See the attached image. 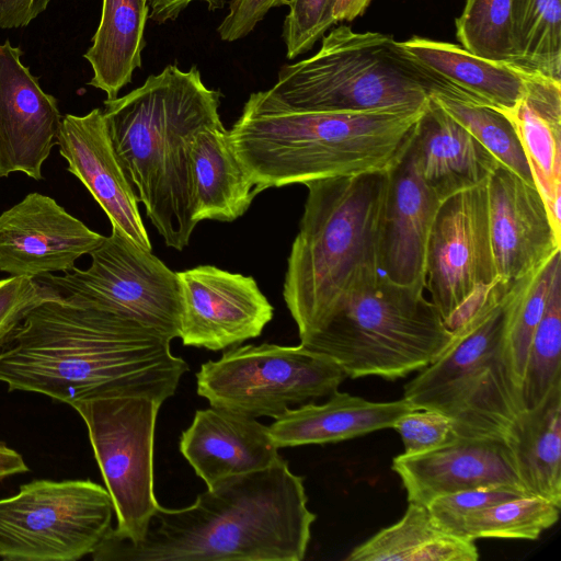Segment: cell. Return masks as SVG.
Segmentation results:
<instances>
[{"label": "cell", "mask_w": 561, "mask_h": 561, "mask_svg": "<svg viewBox=\"0 0 561 561\" xmlns=\"http://www.w3.org/2000/svg\"><path fill=\"white\" fill-rule=\"evenodd\" d=\"M171 340L57 293L34 307L0 345V381L72 405L101 394H134L162 403L190 370Z\"/></svg>", "instance_id": "obj_1"}, {"label": "cell", "mask_w": 561, "mask_h": 561, "mask_svg": "<svg viewBox=\"0 0 561 561\" xmlns=\"http://www.w3.org/2000/svg\"><path fill=\"white\" fill-rule=\"evenodd\" d=\"M304 478L279 457L221 480L183 508L158 506L137 542L108 534L95 561H301L316 514Z\"/></svg>", "instance_id": "obj_2"}, {"label": "cell", "mask_w": 561, "mask_h": 561, "mask_svg": "<svg viewBox=\"0 0 561 561\" xmlns=\"http://www.w3.org/2000/svg\"><path fill=\"white\" fill-rule=\"evenodd\" d=\"M220 96L204 84L196 66L184 71L174 64L124 96L104 101L114 149L138 202L165 245L178 251L197 226L191 142L198 130L221 122Z\"/></svg>", "instance_id": "obj_3"}, {"label": "cell", "mask_w": 561, "mask_h": 561, "mask_svg": "<svg viewBox=\"0 0 561 561\" xmlns=\"http://www.w3.org/2000/svg\"><path fill=\"white\" fill-rule=\"evenodd\" d=\"M425 106L298 111L260 91L250 94L229 139L257 195L271 187L387 170Z\"/></svg>", "instance_id": "obj_4"}, {"label": "cell", "mask_w": 561, "mask_h": 561, "mask_svg": "<svg viewBox=\"0 0 561 561\" xmlns=\"http://www.w3.org/2000/svg\"><path fill=\"white\" fill-rule=\"evenodd\" d=\"M386 183L387 170L305 184L308 195L283 285L300 340L317 331L362 279L381 272Z\"/></svg>", "instance_id": "obj_5"}, {"label": "cell", "mask_w": 561, "mask_h": 561, "mask_svg": "<svg viewBox=\"0 0 561 561\" xmlns=\"http://www.w3.org/2000/svg\"><path fill=\"white\" fill-rule=\"evenodd\" d=\"M266 92L286 107L312 112L415 110L435 93L472 103L392 36L346 25L323 36L313 56L283 66Z\"/></svg>", "instance_id": "obj_6"}, {"label": "cell", "mask_w": 561, "mask_h": 561, "mask_svg": "<svg viewBox=\"0 0 561 561\" xmlns=\"http://www.w3.org/2000/svg\"><path fill=\"white\" fill-rule=\"evenodd\" d=\"M451 339L424 289L396 284L379 272L351 289L300 344L333 359L350 378L396 380L435 362Z\"/></svg>", "instance_id": "obj_7"}, {"label": "cell", "mask_w": 561, "mask_h": 561, "mask_svg": "<svg viewBox=\"0 0 561 561\" xmlns=\"http://www.w3.org/2000/svg\"><path fill=\"white\" fill-rule=\"evenodd\" d=\"M499 280L457 329L440 356L405 383L416 410L448 416L458 436H504L524 410L522 387L506 346V298Z\"/></svg>", "instance_id": "obj_8"}, {"label": "cell", "mask_w": 561, "mask_h": 561, "mask_svg": "<svg viewBox=\"0 0 561 561\" xmlns=\"http://www.w3.org/2000/svg\"><path fill=\"white\" fill-rule=\"evenodd\" d=\"M346 378L337 363L301 344L263 343L233 347L202 364L196 386L210 407L275 420L291 407L331 396Z\"/></svg>", "instance_id": "obj_9"}, {"label": "cell", "mask_w": 561, "mask_h": 561, "mask_svg": "<svg viewBox=\"0 0 561 561\" xmlns=\"http://www.w3.org/2000/svg\"><path fill=\"white\" fill-rule=\"evenodd\" d=\"M162 402L146 396L101 394L71 407L84 421L111 495L117 526L108 535L140 541L160 505L154 495V428Z\"/></svg>", "instance_id": "obj_10"}, {"label": "cell", "mask_w": 561, "mask_h": 561, "mask_svg": "<svg viewBox=\"0 0 561 561\" xmlns=\"http://www.w3.org/2000/svg\"><path fill=\"white\" fill-rule=\"evenodd\" d=\"M110 493L91 480H33L0 499V558L76 561L112 529Z\"/></svg>", "instance_id": "obj_11"}, {"label": "cell", "mask_w": 561, "mask_h": 561, "mask_svg": "<svg viewBox=\"0 0 561 561\" xmlns=\"http://www.w3.org/2000/svg\"><path fill=\"white\" fill-rule=\"evenodd\" d=\"M89 255L87 270L75 267L36 279L70 302L117 313L171 341L179 337L181 294L175 272L113 228Z\"/></svg>", "instance_id": "obj_12"}, {"label": "cell", "mask_w": 561, "mask_h": 561, "mask_svg": "<svg viewBox=\"0 0 561 561\" xmlns=\"http://www.w3.org/2000/svg\"><path fill=\"white\" fill-rule=\"evenodd\" d=\"M486 183L444 199L430 234L425 288L449 330L463 305L499 280Z\"/></svg>", "instance_id": "obj_13"}, {"label": "cell", "mask_w": 561, "mask_h": 561, "mask_svg": "<svg viewBox=\"0 0 561 561\" xmlns=\"http://www.w3.org/2000/svg\"><path fill=\"white\" fill-rule=\"evenodd\" d=\"M179 337L183 345L220 351L261 335L274 308L252 276L214 265L178 272Z\"/></svg>", "instance_id": "obj_14"}, {"label": "cell", "mask_w": 561, "mask_h": 561, "mask_svg": "<svg viewBox=\"0 0 561 561\" xmlns=\"http://www.w3.org/2000/svg\"><path fill=\"white\" fill-rule=\"evenodd\" d=\"M104 238L54 198L30 193L0 215V272L30 278L64 273Z\"/></svg>", "instance_id": "obj_15"}, {"label": "cell", "mask_w": 561, "mask_h": 561, "mask_svg": "<svg viewBox=\"0 0 561 561\" xmlns=\"http://www.w3.org/2000/svg\"><path fill=\"white\" fill-rule=\"evenodd\" d=\"M22 53L9 41L0 44V178L22 172L39 181L62 116L55 96L22 64Z\"/></svg>", "instance_id": "obj_16"}, {"label": "cell", "mask_w": 561, "mask_h": 561, "mask_svg": "<svg viewBox=\"0 0 561 561\" xmlns=\"http://www.w3.org/2000/svg\"><path fill=\"white\" fill-rule=\"evenodd\" d=\"M489 226L499 284H512L561 250V234L530 184L500 164L489 176Z\"/></svg>", "instance_id": "obj_17"}, {"label": "cell", "mask_w": 561, "mask_h": 561, "mask_svg": "<svg viewBox=\"0 0 561 561\" xmlns=\"http://www.w3.org/2000/svg\"><path fill=\"white\" fill-rule=\"evenodd\" d=\"M440 204L405 140L387 169L381 217L380 271L393 283L425 289L428 240Z\"/></svg>", "instance_id": "obj_18"}, {"label": "cell", "mask_w": 561, "mask_h": 561, "mask_svg": "<svg viewBox=\"0 0 561 561\" xmlns=\"http://www.w3.org/2000/svg\"><path fill=\"white\" fill-rule=\"evenodd\" d=\"M56 145L67 170L88 188L112 228L152 250L137 195L116 154L103 111L62 116Z\"/></svg>", "instance_id": "obj_19"}, {"label": "cell", "mask_w": 561, "mask_h": 561, "mask_svg": "<svg viewBox=\"0 0 561 561\" xmlns=\"http://www.w3.org/2000/svg\"><path fill=\"white\" fill-rule=\"evenodd\" d=\"M391 469L400 478L408 502L422 505L444 494L486 485L524 489L502 436H458L427 451L402 453L393 458Z\"/></svg>", "instance_id": "obj_20"}, {"label": "cell", "mask_w": 561, "mask_h": 561, "mask_svg": "<svg viewBox=\"0 0 561 561\" xmlns=\"http://www.w3.org/2000/svg\"><path fill=\"white\" fill-rule=\"evenodd\" d=\"M180 451L207 488L265 469L280 457L266 425L214 407L195 412L181 435Z\"/></svg>", "instance_id": "obj_21"}, {"label": "cell", "mask_w": 561, "mask_h": 561, "mask_svg": "<svg viewBox=\"0 0 561 561\" xmlns=\"http://www.w3.org/2000/svg\"><path fill=\"white\" fill-rule=\"evenodd\" d=\"M407 144L421 178L442 202L486 182L501 164L432 96Z\"/></svg>", "instance_id": "obj_22"}, {"label": "cell", "mask_w": 561, "mask_h": 561, "mask_svg": "<svg viewBox=\"0 0 561 561\" xmlns=\"http://www.w3.org/2000/svg\"><path fill=\"white\" fill-rule=\"evenodd\" d=\"M501 112L514 126L534 183L561 234V81L527 72L522 98Z\"/></svg>", "instance_id": "obj_23"}, {"label": "cell", "mask_w": 561, "mask_h": 561, "mask_svg": "<svg viewBox=\"0 0 561 561\" xmlns=\"http://www.w3.org/2000/svg\"><path fill=\"white\" fill-rule=\"evenodd\" d=\"M413 410L404 398L375 402L336 390L322 404L288 409L267 430L277 448L336 443L392 428L402 414Z\"/></svg>", "instance_id": "obj_24"}, {"label": "cell", "mask_w": 561, "mask_h": 561, "mask_svg": "<svg viewBox=\"0 0 561 561\" xmlns=\"http://www.w3.org/2000/svg\"><path fill=\"white\" fill-rule=\"evenodd\" d=\"M193 220L231 222L250 208L256 196L222 123L196 133L190 149Z\"/></svg>", "instance_id": "obj_25"}, {"label": "cell", "mask_w": 561, "mask_h": 561, "mask_svg": "<svg viewBox=\"0 0 561 561\" xmlns=\"http://www.w3.org/2000/svg\"><path fill=\"white\" fill-rule=\"evenodd\" d=\"M503 438L526 493L561 507V385L522 410Z\"/></svg>", "instance_id": "obj_26"}, {"label": "cell", "mask_w": 561, "mask_h": 561, "mask_svg": "<svg viewBox=\"0 0 561 561\" xmlns=\"http://www.w3.org/2000/svg\"><path fill=\"white\" fill-rule=\"evenodd\" d=\"M422 65L461 90L473 104L506 111L522 98L527 71L478 57L445 42L414 36L400 42Z\"/></svg>", "instance_id": "obj_27"}, {"label": "cell", "mask_w": 561, "mask_h": 561, "mask_svg": "<svg viewBox=\"0 0 561 561\" xmlns=\"http://www.w3.org/2000/svg\"><path fill=\"white\" fill-rule=\"evenodd\" d=\"M149 0H103L99 27L92 45L84 54L93 77L89 85L104 91L106 100L131 81L133 72L141 67L146 46L145 26L149 18Z\"/></svg>", "instance_id": "obj_28"}, {"label": "cell", "mask_w": 561, "mask_h": 561, "mask_svg": "<svg viewBox=\"0 0 561 561\" xmlns=\"http://www.w3.org/2000/svg\"><path fill=\"white\" fill-rule=\"evenodd\" d=\"M346 561H477L474 540L435 524L425 505L409 502L394 524L353 548Z\"/></svg>", "instance_id": "obj_29"}, {"label": "cell", "mask_w": 561, "mask_h": 561, "mask_svg": "<svg viewBox=\"0 0 561 561\" xmlns=\"http://www.w3.org/2000/svg\"><path fill=\"white\" fill-rule=\"evenodd\" d=\"M517 67L561 81V0H511Z\"/></svg>", "instance_id": "obj_30"}, {"label": "cell", "mask_w": 561, "mask_h": 561, "mask_svg": "<svg viewBox=\"0 0 561 561\" xmlns=\"http://www.w3.org/2000/svg\"><path fill=\"white\" fill-rule=\"evenodd\" d=\"M559 266L560 251L512 284L505 291L506 346L520 387L530 341L543 314L552 277Z\"/></svg>", "instance_id": "obj_31"}, {"label": "cell", "mask_w": 561, "mask_h": 561, "mask_svg": "<svg viewBox=\"0 0 561 561\" xmlns=\"http://www.w3.org/2000/svg\"><path fill=\"white\" fill-rule=\"evenodd\" d=\"M560 510V506L542 497L524 495L468 514L451 534L470 540H536L558 522Z\"/></svg>", "instance_id": "obj_32"}, {"label": "cell", "mask_w": 561, "mask_h": 561, "mask_svg": "<svg viewBox=\"0 0 561 561\" xmlns=\"http://www.w3.org/2000/svg\"><path fill=\"white\" fill-rule=\"evenodd\" d=\"M561 266L552 277L543 314L533 334L522 383L524 409L561 385Z\"/></svg>", "instance_id": "obj_33"}, {"label": "cell", "mask_w": 561, "mask_h": 561, "mask_svg": "<svg viewBox=\"0 0 561 561\" xmlns=\"http://www.w3.org/2000/svg\"><path fill=\"white\" fill-rule=\"evenodd\" d=\"M431 96L465 127L494 158L530 184L534 179L511 121L499 110L462 102L443 94Z\"/></svg>", "instance_id": "obj_34"}, {"label": "cell", "mask_w": 561, "mask_h": 561, "mask_svg": "<svg viewBox=\"0 0 561 561\" xmlns=\"http://www.w3.org/2000/svg\"><path fill=\"white\" fill-rule=\"evenodd\" d=\"M455 23L462 48L478 57L517 67L511 0H467Z\"/></svg>", "instance_id": "obj_35"}, {"label": "cell", "mask_w": 561, "mask_h": 561, "mask_svg": "<svg viewBox=\"0 0 561 561\" xmlns=\"http://www.w3.org/2000/svg\"><path fill=\"white\" fill-rule=\"evenodd\" d=\"M336 2L337 0H289V12L283 26L288 59L310 50L337 23L334 19Z\"/></svg>", "instance_id": "obj_36"}, {"label": "cell", "mask_w": 561, "mask_h": 561, "mask_svg": "<svg viewBox=\"0 0 561 561\" xmlns=\"http://www.w3.org/2000/svg\"><path fill=\"white\" fill-rule=\"evenodd\" d=\"M524 495L528 494L519 486L494 484L444 494L425 506L435 524L451 534L468 514Z\"/></svg>", "instance_id": "obj_37"}, {"label": "cell", "mask_w": 561, "mask_h": 561, "mask_svg": "<svg viewBox=\"0 0 561 561\" xmlns=\"http://www.w3.org/2000/svg\"><path fill=\"white\" fill-rule=\"evenodd\" d=\"M392 428L400 435L403 454L434 449L458 437L451 420L433 410H413L402 414Z\"/></svg>", "instance_id": "obj_38"}, {"label": "cell", "mask_w": 561, "mask_h": 561, "mask_svg": "<svg viewBox=\"0 0 561 561\" xmlns=\"http://www.w3.org/2000/svg\"><path fill=\"white\" fill-rule=\"evenodd\" d=\"M57 291L36 278L10 276L0 279V345L24 317Z\"/></svg>", "instance_id": "obj_39"}, {"label": "cell", "mask_w": 561, "mask_h": 561, "mask_svg": "<svg viewBox=\"0 0 561 561\" xmlns=\"http://www.w3.org/2000/svg\"><path fill=\"white\" fill-rule=\"evenodd\" d=\"M289 0H231L229 12L217 28L222 41L234 42L249 35L272 8Z\"/></svg>", "instance_id": "obj_40"}, {"label": "cell", "mask_w": 561, "mask_h": 561, "mask_svg": "<svg viewBox=\"0 0 561 561\" xmlns=\"http://www.w3.org/2000/svg\"><path fill=\"white\" fill-rule=\"evenodd\" d=\"M50 0H0V28L28 25L44 12Z\"/></svg>", "instance_id": "obj_41"}, {"label": "cell", "mask_w": 561, "mask_h": 561, "mask_svg": "<svg viewBox=\"0 0 561 561\" xmlns=\"http://www.w3.org/2000/svg\"><path fill=\"white\" fill-rule=\"evenodd\" d=\"M194 1L206 2L208 10L215 11L221 9L227 0H150L149 19L159 24L174 21Z\"/></svg>", "instance_id": "obj_42"}, {"label": "cell", "mask_w": 561, "mask_h": 561, "mask_svg": "<svg viewBox=\"0 0 561 561\" xmlns=\"http://www.w3.org/2000/svg\"><path fill=\"white\" fill-rule=\"evenodd\" d=\"M28 471L23 457L14 449L0 442V480Z\"/></svg>", "instance_id": "obj_43"}, {"label": "cell", "mask_w": 561, "mask_h": 561, "mask_svg": "<svg viewBox=\"0 0 561 561\" xmlns=\"http://www.w3.org/2000/svg\"><path fill=\"white\" fill-rule=\"evenodd\" d=\"M371 0H337L334 9V19L340 21H353L363 14Z\"/></svg>", "instance_id": "obj_44"}, {"label": "cell", "mask_w": 561, "mask_h": 561, "mask_svg": "<svg viewBox=\"0 0 561 561\" xmlns=\"http://www.w3.org/2000/svg\"><path fill=\"white\" fill-rule=\"evenodd\" d=\"M150 1V0H149Z\"/></svg>", "instance_id": "obj_45"}]
</instances>
